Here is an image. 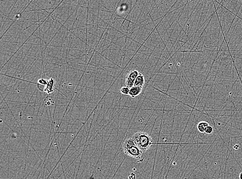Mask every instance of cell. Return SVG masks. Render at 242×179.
I'll return each instance as SVG.
<instances>
[{"instance_id": "cell-1", "label": "cell", "mask_w": 242, "mask_h": 179, "mask_svg": "<svg viewBox=\"0 0 242 179\" xmlns=\"http://www.w3.org/2000/svg\"><path fill=\"white\" fill-rule=\"evenodd\" d=\"M122 148L125 154L135 158L138 162H143L144 160L142 158L143 152L137 146L133 139H125L122 144Z\"/></svg>"}, {"instance_id": "cell-2", "label": "cell", "mask_w": 242, "mask_h": 179, "mask_svg": "<svg viewBox=\"0 0 242 179\" xmlns=\"http://www.w3.org/2000/svg\"><path fill=\"white\" fill-rule=\"evenodd\" d=\"M132 139L137 146L143 152L146 151L153 144L151 137L146 132H136L133 135Z\"/></svg>"}, {"instance_id": "cell-3", "label": "cell", "mask_w": 242, "mask_h": 179, "mask_svg": "<svg viewBox=\"0 0 242 179\" xmlns=\"http://www.w3.org/2000/svg\"><path fill=\"white\" fill-rule=\"evenodd\" d=\"M139 73H138L137 70H131L130 72H129L125 78L126 86L129 88H131L132 87L134 86L135 80L137 77H138Z\"/></svg>"}, {"instance_id": "cell-4", "label": "cell", "mask_w": 242, "mask_h": 179, "mask_svg": "<svg viewBox=\"0 0 242 179\" xmlns=\"http://www.w3.org/2000/svg\"><path fill=\"white\" fill-rule=\"evenodd\" d=\"M143 87H132L131 88H130L129 96L132 98H135V97L137 96L141 93Z\"/></svg>"}, {"instance_id": "cell-5", "label": "cell", "mask_w": 242, "mask_h": 179, "mask_svg": "<svg viewBox=\"0 0 242 179\" xmlns=\"http://www.w3.org/2000/svg\"><path fill=\"white\" fill-rule=\"evenodd\" d=\"M145 84V78L141 73H139L138 77L135 80L134 86L143 87Z\"/></svg>"}, {"instance_id": "cell-6", "label": "cell", "mask_w": 242, "mask_h": 179, "mask_svg": "<svg viewBox=\"0 0 242 179\" xmlns=\"http://www.w3.org/2000/svg\"><path fill=\"white\" fill-rule=\"evenodd\" d=\"M208 125H209V124H208V122H205V121H202V122H199L198 124L197 129H198V130L199 132H201V133H203V132H205L206 129Z\"/></svg>"}, {"instance_id": "cell-7", "label": "cell", "mask_w": 242, "mask_h": 179, "mask_svg": "<svg viewBox=\"0 0 242 179\" xmlns=\"http://www.w3.org/2000/svg\"><path fill=\"white\" fill-rule=\"evenodd\" d=\"M130 88L127 86L122 87L120 90V92L124 95H129Z\"/></svg>"}, {"instance_id": "cell-8", "label": "cell", "mask_w": 242, "mask_h": 179, "mask_svg": "<svg viewBox=\"0 0 242 179\" xmlns=\"http://www.w3.org/2000/svg\"><path fill=\"white\" fill-rule=\"evenodd\" d=\"M214 132V128L211 125H208L205 130V132L208 134H211Z\"/></svg>"}, {"instance_id": "cell-9", "label": "cell", "mask_w": 242, "mask_h": 179, "mask_svg": "<svg viewBox=\"0 0 242 179\" xmlns=\"http://www.w3.org/2000/svg\"><path fill=\"white\" fill-rule=\"evenodd\" d=\"M239 146H238V145H236V146H235L234 147V148L236 149H237V147H238V148H239Z\"/></svg>"}, {"instance_id": "cell-10", "label": "cell", "mask_w": 242, "mask_h": 179, "mask_svg": "<svg viewBox=\"0 0 242 179\" xmlns=\"http://www.w3.org/2000/svg\"><path fill=\"white\" fill-rule=\"evenodd\" d=\"M240 179H242V173L240 174Z\"/></svg>"}]
</instances>
